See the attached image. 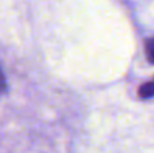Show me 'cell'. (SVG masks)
Returning <instances> with one entry per match:
<instances>
[{
  "mask_svg": "<svg viewBox=\"0 0 154 153\" xmlns=\"http://www.w3.org/2000/svg\"><path fill=\"white\" fill-rule=\"evenodd\" d=\"M139 96L142 99H148V98H153L154 96V81H148L145 84H142L139 87Z\"/></svg>",
  "mask_w": 154,
  "mask_h": 153,
  "instance_id": "obj_1",
  "label": "cell"
},
{
  "mask_svg": "<svg viewBox=\"0 0 154 153\" xmlns=\"http://www.w3.org/2000/svg\"><path fill=\"white\" fill-rule=\"evenodd\" d=\"M145 54H147V59L151 63H154V38L147 41V44H145Z\"/></svg>",
  "mask_w": 154,
  "mask_h": 153,
  "instance_id": "obj_2",
  "label": "cell"
},
{
  "mask_svg": "<svg viewBox=\"0 0 154 153\" xmlns=\"http://www.w3.org/2000/svg\"><path fill=\"white\" fill-rule=\"evenodd\" d=\"M5 90H6V80H5L3 71H2V68H0V96L5 93Z\"/></svg>",
  "mask_w": 154,
  "mask_h": 153,
  "instance_id": "obj_3",
  "label": "cell"
}]
</instances>
